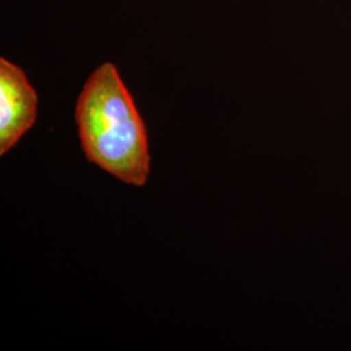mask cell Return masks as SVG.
I'll return each instance as SVG.
<instances>
[{"instance_id":"cell-1","label":"cell","mask_w":351,"mask_h":351,"mask_svg":"<svg viewBox=\"0 0 351 351\" xmlns=\"http://www.w3.org/2000/svg\"><path fill=\"white\" fill-rule=\"evenodd\" d=\"M75 121L88 162L129 185L147 182L146 125L113 64H103L88 77L77 101Z\"/></svg>"},{"instance_id":"cell-2","label":"cell","mask_w":351,"mask_h":351,"mask_svg":"<svg viewBox=\"0 0 351 351\" xmlns=\"http://www.w3.org/2000/svg\"><path fill=\"white\" fill-rule=\"evenodd\" d=\"M38 95L25 72L0 59V155L7 154L37 120Z\"/></svg>"}]
</instances>
